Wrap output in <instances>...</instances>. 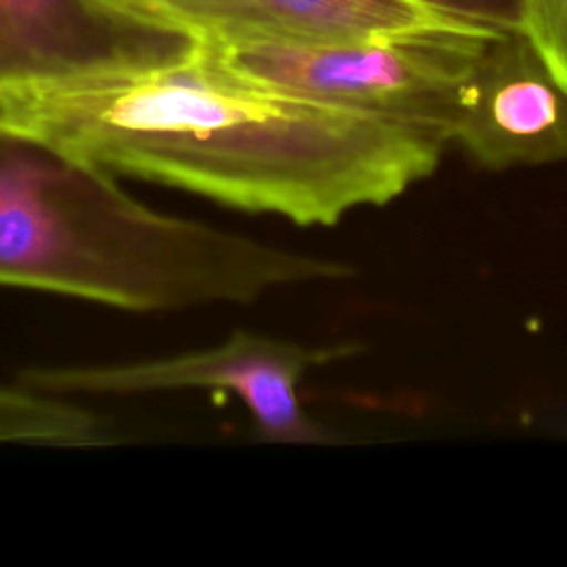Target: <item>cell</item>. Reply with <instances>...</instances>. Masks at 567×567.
Here are the masks:
<instances>
[{
	"label": "cell",
	"instance_id": "8",
	"mask_svg": "<svg viewBox=\"0 0 567 567\" xmlns=\"http://www.w3.org/2000/svg\"><path fill=\"white\" fill-rule=\"evenodd\" d=\"M109 439L111 427L95 412L29 385H0V443L82 447Z\"/></svg>",
	"mask_w": 567,
	"mask_h": 567
},
{
	"label": "cell",
	"instance_id": "9",
	"mask_svg": "<svg viewBox=\"0 0 567 567\" xmlns=\"http://www.w3.org/2000/svg\"><path fill=\"white\" fill-rule=\"evenodd\" d=\"M523 33L567 86V0H523Z\"/></svg>",
	"mask_w": 567,
	"mask_h": 567
},
{
	"label": "cell",
	"instance_id": "6",
	"mask_svg": "<svg viewBox=\"0 0 567 567\" xmlns=\"http://www.w3.org/2000/svg\"><path fill=\"white\" fill-rule=\"evenodd\" d=\"M202 47L405 38L476 29L405 0H97ZM485 31V29H481Z\"/></svg>",
	"mask_w": 567,
	"mask_h": 567
},
{
	"label": "cell",
	"instance_id": "2",
	"mask_svg": "<svg viewBox=\"0 0 567 567\" xmlns=\"http://www.w3.org/2000/svg\"><path fill=\"white\" fill-rule=\"evenodd\" d=\"M352 270L166 215L78 148L0 115V286L133 312L252 303Z\"/></svg>",
	"mask_w": 567,
	"mask_h": 567
},
{
	"label": "cell",
	"instance_id": "1",
	"mask_svg": "<svg viewBox=\"0 0 567 567\" xmlns=\"http://www.w3.org/2000/svg\"><path fill=\"white\" fill-rule=\"evenodd\" d=\"M0 115L113 173L299 226L396 199L445 148L427 131L261 84L202 44L153 66L4 93Z\"/></svg>",
	"mask_w": 567,
	"mask_h": 567
},
{
	"label": "cell",
	"instance_id": "4",
	"mask_svg": "<svg viewBox=\"0 0 567 567\" xmlns=\"http://www.w3.org/2000/svg\"><path fill=\"white\" fill-rule=\"evenodd\" d=\"M343 348H308L286 339L237 330L226 341L173 357L31 368L22 385L49 394H137L159 390H215L235 394L255 427L277 443H330L332 432L310 416L299 385L312 365L339 357Z\"/></svg>",
	"mask_w": 567,
	"mask_h": 567
},
{
	"label": "cell",
	"instance_id": "3",
	"mask_svg": "<svg viewBox=\"0 0 567 567\" xmlns=\"http://www.w3.org/2000/svg\"><path fill=\"white\" fill-rule=\"evenodd\" d=\"M492 31L405 38L208 47L235 71L323 106L383 117L450 146L463 80Z\"/></svg>",
	"mask_w": 567,
	"mask_h": 567
},
{
	"label": "cell",
	"instance_id": "10",
	"mask_svg": "<svg viewBox=\"0 0 567 567\" xmlns=\"http://www.w3.org/2000/svg\"><path fill=\"white\" fill-rule=\"evenodd\" d=\"M441 18L485 31H520L523 0H405Z\"/></svg>",
	"mask_w": 567,
	"mask_h": 567
},
{
	"label": "cell",
	"instance_id": "5",
	"mask_svg": "<svg viewBox=\"0 0 567 567\" xmlns=\"http://www.w3.org/2000/svg\"><path fill=\"white\" fill-rule=\"evenodd\" d=\"M450 144L487 171L567 159V86L525 33L483 38L461 86Z\"/></svg>",
	"mask_w": 567,
	"mask_h": 567
},
{
	"label": "cell",
	"instance_id": "7",
	"mask_svg": "<svg viewBox=\"0 0 567 567\" xmlns=\"http://www.w3.org/2000/svg\"><path fill=\"white\" fill-rule=\"evenodd\" d=\"M193 47L97 0H0V95L162 64Z\"/></svg>",
	"mask_w": 567,
	"mask_h": 567
}]
</instances>
